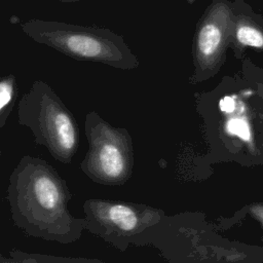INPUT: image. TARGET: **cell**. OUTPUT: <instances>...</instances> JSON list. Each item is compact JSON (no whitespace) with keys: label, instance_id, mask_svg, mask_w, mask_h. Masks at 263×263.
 Here are the masks:
<instances>
[{"label":"cell","instance_id":"cell-1","mask_svg":"<svg viewBox=\"0 0 263 263\" xmlns=\"http://www.w3.org/2000/svg\"><path fill=\"white\" fill-rule=\"evenodd\" d=\"M72 194L57 170L46 160L24 155L9 176L7 201L12 221L28 235L59 243H72L85 229L68 204Z\"/></svg>","mask_w":263,"mask_h":263},{"label":"cell","instance_id":"cell-2","mask_svg":"<svg viewBox=\"0 0 263 263\" xmlns=\"http://www.w3.org/2000/svg\"><path fill=\"white\" fill-rule=\"evenodd\" d=\"M21 28L35 42L78 61L98 62L124 70L138 66L137 58L123 39L105 28L37 18L22 23Z\"/></svg>","mask_w":263,"mask_h":263},{"label":"cell","instance_id":"cell-3","mask_svg":"<svg viewBox=\"0 0 263 263\" xmlns=\"http://www.w3.org/2000/svg\"><path fill=\"white\" fill-rule=\"evenodd\" d=\"M17 122L29 127L36 144L44 146L58 161L69 164L79 145V128L58 93L35 80L17 105Z\"/></svg>","mask_w":263,"mask_h":263},{"label":"cell","instance_id":"cell-4","mask_svg":"<svg viewBox=\"0 0 263 263\" xmlns=\"http://www.w3.org/2000/svg\"><path fill=\"white\" fill-rule=\"evenodd\" d=\"M84 128L88 150L80 164L82 172L101 184L124 182L133 165L132 141L127 130L112 126L95 111L86 114Z\"/></svg>","mask_w":263,"mask_h":263},{"label":"cell","instance_id":"cell-5","mask_svg":"<svg viewBox=\"0 0 263 263\" xmlns=\"http://www.w3.org/2000/svg\"><path fill=\"white\" fill-rule=\"evenodd\" d=\"M234 10L226 0H214L199 20L193 41L195 72L192 79L205 80L221 68L225 52L232 42Z\"/></svg>","mask_w":263,"mask_h":263},{"label":"cell","instance_id":"cell-6","mask_svg":"<svg viewBox=\"0 0 263 263\" xmlns=\"http://www.w3.org/2000/svg\"><path fill=\"white\" fill-rule=\"evenodd\" d=\"M85 229L105 239L113 240L136 230L139 213L132 205L102 199H87L83 203Z\"/></svg>","mask_w":263,"mask_h":263},{"label":"cell","instance_id":"cell-7","mask_svg":"<svg viewBox=\"0 0 263 263\" xmlns=\"http://www.w3.org/2000/svg\"><path fill=\"white\" fill-rule=\"evenodd\" d=\"M232 41L238 47H254L263 50V27L249 14H234Z\"/></svg>","mask_w":263,"mask_h":263},{"label":"cell","instance_id":"cell-8","mask_svg":"<svg viewBox=\"0 0 263 263\" xmlns=\"http://www.w3.org/2000/svg\"><path fill=\"white\" fill-rule=\"evenodd\" d=\"M0 263H101L97 260L80 257H63L48 254L29 253L18 249L9 251L8 256L0 255Z\"/></svg>","mask_w":263,"mask_h":263},{"label":"cell","instance_id":"cell-9","mask_svg":"<svg viewBox=\"0 0 263 263\" xmlns=\"http://www.w3.org/2000/svg\"><path fill=\"white\" fill-rule=\"evenodd\" d=\"M18 96L17 79L13 74L0 76V128L6 121L16 103Z\"/></svg>","mask_w":263,"mask_h":263},{"label":"cell","instance_id":"cell-10","mask_svg":"<svg viewBox=\"0 0 263 263\" xmlns=\"http://www.w3.org/2000/svg\"><path fill=\"white\" fill-rule=\"evenodd\" d=\"M252 213L256 216L263 225V204H257L252 206Z\"/></svg>","mask_w":263,"mask_h":263},{"label":"cell","instance_id":"cell-11","mask_svg":"<svg viewBox=\"0 0 263 263\" xmlns=\"http://www.w3.org/2000/svg\"><path fill=\"white\" fill-rule=\"evenodd\" d=\"M57 1H61V2H64V3H72V2L82 1V0H57Z\"/></svg>","mask_w":263,"mask_h":263},{"label":"cell","instance_id":"cell-12","mask_svg":"<svg viewBox=\"0 0 263 263\" xmlns=\"http://www.w3.org/2000/svg\"><path fill=\"white\" fill-rule=\"evenodd\" d=\"M259 89H260V93H261V97H262V99H263V82L260 84V86H259Z\"/></svg>","mask_w":263,"mask_h":263},{"label":"cell","instance_id":"cell-13","mask_svg":"<svg viewBox=\"0 0 263 263\" xmlns=\"http://www.w3.org/2000/svg\"><path fill=\"white\" fill-rule=\"evenodd\" d=\"M0 157H1V139H0Z\"/></svg>","mask_w":263,"mask_h":263},{"label":"cell","instance_id":"cell-14","mask_svg":"<svg viewBox=\"0 0 263 263\" xmlns=\"http://www.w3.org/2000/svg\"><path fill=\"white\" fill-rule=\"evenodd\" d=\"M192 1H194V0H189V2H192Z\"/></svg>","mask_w":263,"mask_h":263}]
</instances>
